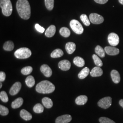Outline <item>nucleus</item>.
Listing matches in <instances>:
<instances>
[{"label":"nucleus","instance_id":"nucleus-1","mask_svg":"<svg viewBox=\"0 0 123 123\" xmlns=\"http://www.w3.org/2000/svg\"><path fill=\"white\" fill-rule=\"evenodd\" d=\"M16 7L18 13L21 18L27 20L31 16V6L27 0H18Z\"/></svg>","mask_w":123,"mask_h":123},{"label":"nucleus","instance_id":"nucleus-2","mask_svg":"<svg viewBox=\"0 0 123 123\" xmlns=\"http://www.w3.org/2000/svg\"><path fill=\"white\" fill-rule=\"evenodd\" d=\"M55 89V87L53 84L48 80L41 81L37 84L36 87L37 92L41 93H50Z\"/></svg>","mask_w":123,"mask_h":123},{"label":"nucleus","instance_id":"nucleus-3","mask_svg":"<svg viewBox=\"0 0 123 123\" xmlns=\"http://www.w3.org/2000/svg\"><path fill=\"white\" fill-rule=\"evenodd\" d=\"M0 6L3 14L9 17L12 12V6L10 0H0Z\"/></svg>","mask_w":123,"mask_h":123},{"label":"nucleus","instance_id":"nucleus-4","mask_svg":"<svg viewBox=\"0 0 123 123\" xmlns=\"http://www.w3.org/2000/svg\"><path fill=\"white\" fill-rule=\"evenodd\" d=\"M31 55V50L26 48H22L15 51L14 55L18 59H26Z\"/></svg>","mask_w":123,"mask_h":123},{"label":"nucleus","instance_id":"nucleus-5","mask_svg":"<svg viewBox=\"0 0 123 123\" xmlns=\"http://www.w3.org/2000/svg\"><path fill=\"white\" fill-rule=\"evenodd\" d=\"M70 26L73 31L77 34H81L84 32L83 27L78 20L75 19L71 20Z\"/></svg>","mask_w":123,"mask_h":123},{"label":"nucleus","instance_id":"nucleus-6","mask_svg":"<svg viewBox=\"0 0 123 123\" xmlns=\"http://www.w3.org/2000/svg\"><path fill=\"white\" fill-rule=\"evenodd\" d=\"M98 105L103 109H108L112 105V98L110 97L103 98L98 102Z\"/></svg>","mask_w":123,"mask_h":123},{"label":"nucleus","instance_id":"nucleus-7","mask_svg":"<svg viewBox=\"0 0 123 123\" xmlns=\"http://www.w3.org/2000/svg\"><path fill=\"white\" fill-rule=\"evenodd\" d=\"M90 21L94 24H100L104 22V18L97 13H92L89 15Z\"/></svg>","mask_w":123,"mask_h":123},{"label":"nucleus","instance_id":"nucleus-8","mask_svg":"<svg viewBox=\"0 0 123 123\" xmlns=\"http://www.w3.org/2000/svg\"><path fill=\"white\" fill-rule=\"evenodd\" d=\"M108 40L109 43L111 46L115 47L117 46L119 42V38L118 35L114 32L110 33L108 37Z\"/></svg>","mask_w":123,"mask_h":123},{"label":"nucleus","instance_id":"nucleus-9","mask_svg":"<svg viewBox=\"0 0 123 123\" xmlns=\"http://www.w3.org/2000/svg\"><path fill=\"white\" fill-rule=\"evenodd\" d=\"M22 87V84L20 82H16L13 84L10 90V94L11 95H15L18 94Z\"/></svg>","mask_w":123,"mask_h":123},{"label":"nucleus","instance_id":"nucleus-10","mask_svg":"<svg viewBox=\"0 0 123 123\" xmlns=\"http://www.w3.org/2000/svg\"><path fill=\"white\" fill-rule=\"evenodd\" d=\"M72 117L69 114H65L58 117L56 119V123H68L72 120Z\"/></svg>","mask_w":123,"mask_h":123},{"label":"nucleus","instance_id":"nucleus-11","mask_svg":"<svg viewBox=\"0 0 123 123\" xmlns=\"http://www.w3.org/2000/svg\"><path fill=\"white\" fill-rule=\"evenodd\" d=\"M40 70L46 77H50L52 75L51 68L47 64H43L41 67Z\"/></svg>","mask_w":123,"mask_h":123},{"label":"nucleus","instance_id":"nucleus-12","mask_svg":"<svg viewBox=\"0 0 123 123\" xmlns=\"http://www.w3.org/2000/svg\"><path fill=\"white\" fill-rule=\"evenodd\" d=\"M58 67L62 71L68 70L71 68V63L67 60H63L59 62Z\"/></svg>","mask_w":123,"mask_h":123},{"label":"nucleus","instance_id":"nucleus-13","mask_svg":"<svg viewBox=\"0 0 123 123\" xmlns=\"http://www.w3.org/2000/svg\"><path fill=\"white\" fill-rule=\"evenodd\" d=\"M105 50L107 54L111 56H115L118 55L119 53V49L115 48L114 47H106L105 48Z\"/></svg>","mask_w":123,"mask_h":123},{"label":"nucleus","instance_id":"nucleus-14","mask_svg":"<svg viewBox=\"0 0 123 123\" xmlns=\"http://www.w3.org/2000/svg\"><path fill=\"white\" fill-rule=\"evenodd\" d=\"M90 75L93 77H96L101 76L103 74V70L99 67H94L90 72Z\"/></svg>","mask_w":123,"mask_h":123},{"label":"nucleus","instance_id":"nucleus-15","mask_svg":"<svg viewBox=\"0 0 123 123\" xmlns=\"http://www.w3.org/2000/svg\"><path fill=\"white\" fill-rule=\"evenodd\" d=\"M111 77L113 81L115 84H118L120 81V76L119 72L116 70L111 72Z\"/></svg>","mask_w":123,"mask_h":123},{"label":"nucleus","instance_id":"nucleus-16","mask_svg":"<svg viewBox=\"0 0 123 123\" xmlns=\"http://www.w3.org/2000/svg\"><path fill=\"white\" fill-rule=\"evenodd\" d=\"M56 31V26L54 25H51L45 31V36L48 37H51L55 35Z\"/></svg>","mask_w":123,"mask_h":123},{"label":"nucleus","instance_id":"nucleus-17","mask_svg":"<svg viewBox=\"0 0 123 123\" xmlns=\"http://www.w3.org/2000/svg\"><path fill=\"white\" fill-rule=\"evenodd\" d=\"M88 101V97L86 95H80L75 99V103L77 105H85Z\"/></svg>","mask_w":123,"mask_h":123},{"label":"nucleus","instance_id":"nucleus-18","mask_svg":"<svg viewBox=\"0 0 123 123\" xmlns=\"http://www.w3.org/2000/svg\"><path fill=\"white\" fill-rule=\"evenodd\" d=\"M65 49L67 53L71 54L76 50V44L73 42L67 43L65 45Z\"/></svg>","mask_w":123,"mask_h":123},{"label":"nucleus","instance_id":"nucleus-19","mask_svg":"<svg viewBox=\"0 0 123 123\" xmlns=\"http://www.w3.org/2000/svg\"><path fill=\"white\" fill-rule=\"evenodd\" d=\"M20 116L22 119L26 120H30L32 119L31 114L25 110H22L20 111Z\"/></svg>","mask_w":123,"mask_h":123},{"label":"nucleus","instance_id":"nucleus-20","mask_svg":"<svg viewBox=\"0 0 123 123\" xmlns=\"http://www.w3.org/2000/svg\"><path fill=\"white\" fill-rule=\"evenodd\" d=\"M23 103V99L22 98H18L12 102V107L13 109H18L22 105Z\"/></svg>","mask_w":123,"mask_h":123},{"label":"nucleus","instance_id":"nucleus-21","mask_svg":"<svg viewBox=\"0 0 123 123\" xmlns=\"http://www.w3.org/2000/svg\"><path fill=\"white\" fill-rule=\"evenodd\" d=\"M89 73H90L89 69L88 68V67H85L80 71V72L78 74V77L80 79H84L88 76Z\"/></svg>","mask_w":123,"mask_h":123},{"label":"nucleus","instance_id":"nucleus-22","mask_svg":"<svg viewBox=\"0 0 123 123\" xmlns=\"http://www.w3.org/2000/svg\"><path fill=\"white\" fill-rule=\"evenodd\" d=\"M42 103L43 105L48 109H50L52 107L53 102L51 99L48 97H44L42 99Z\"/></svg>","mask_w":123,"mask_h":123},{"label":"nucleus","instance_id":"nucleus-23","mask_svg":"<svg viewBox=\"0 0 123 123\" xmlns=\"http://www.w3.org/2000/svg\"><path fill=\"white\" fill-rule=\"evenodd\" d=\"M74 63L79 67H83L85 65V61L82 57H76L74 59Z\"/></svg>","mask_w":123,"mask_h":123},{"label":"nucleus","instance_id":"nucleus-24","mask_svg":"<svg viewBox=\"0 0 123 123\" xmlns=\"http://www.w3.org/2000/svg\"><path fill=\"white\" fill-rule=\"evenodd\" d=\"M3 49L6 51H12L14 48V43L11 41H8L5 43L3 46Z\"/></svg>","mask_w":123,"mask_h":123},{"label":"nucleus","instance_id":"nucleus-25","mask_svg":"<svg viewBox=\"0 0 123 123\" xmlns=\"http://www.w3.org/2000/svg\"><path fill=\"white\" fill-rule=\"evenodd\" d=\"M25 82L26 85L29 87H32L35 84V80L34 77L32 76H28L25 80Z\"/></svg>","mask_w":123,"mask_h":123},{"label":"nucleus","instance_id":"nucleus-26","mask_svg":"<svg viewBox=\"0 0 123 123\" xmlns=\"http://www.w3.org/2000/svg\"><path fill=\"white\" fill-rule=\"evenodd\" d=\"M95 52L97 55H98L99 57H105V51L101 47V46L99 45L97 46L95 49Z\"/></svg>","mask_w":123,"mask_h":123},{"label":"nucleus","instance_id":"nucleus-27","mask_svg":"<svg viewBox=\"0 0 123 123\" xmlns=\"http://www.w3.org/2000/svg\"><path fill=\"white\" fill-rule=\"evenodd\" d=\"M63 52L60 49H56L54 50L51 54V57L53 58L60 57L63 56Z\"/></svg>","mask_w":123,"mask_h":123},{"label":"nucleus","instance_id":"nucleus-28","mask_svg":"<svg viewBox=\"0 0 123 123\" xmlns=\"http://www.w3.org/2000/svg\"><path fill=\"white\" fill-rule=\"evenodd\" d=\"M59 32L62 37H68L70 35V31L68 28L66 27H62L60 29Z\"/></svg>","mask_w":123,"mask_h":123},{"label":"nucleus","instance_id":"nucleus-29","mask_svg":"<svg viewBox=\"0 0 123 123\" xmlns=\"http://www.w3.org/2000/svg\"><path fill=\"white\" fill-rule=\"evenodd\" d=\"M33 111L36 113H42L44 111V107L40 104H37L33 107Z\"/></svg>","mask_w":123,"mask_h":123},{"label":"nucleus","instance_id":"nucleus-30","mask_svg":"<svg viewBox=\"0 0 123 123\" xmlns=\"http://www.w3.org/2000/svg\"><path fill=\"white\" fill-rule=\"evenodd\" d=\"M54 0H45V4L46 8L49 11L53 10L54 7Z\"/></svg>","mask_w":123,"mask_h":123},{"label":"nucleus","instance_id":"nucleus-31","mask_svg":"<svg viewBox=\"0 0 123 123\" xmlns=\"http://www.w3.org/2000/svg\"><path fill=\"white\" fill-rule=\"evenodd\" d=\"M92 58H93V60L94 61V62L96 66L98 67H101L103 66V62L101 61L100 58L98 57L97 55L93 54L92 55Z\"/></svg>","mask_w":123,"mask_h":123},{"label":"nucleus","instance_id":"nucleus-32","mask_svg":"<svg viewBox=\"0 0 123 123\" xmlns=\"http://www.w3.org/2000/svg\"><path fill=\"white\" fill-rule=\"evenodd\" d=\"M80 19L85 26H89L90 25V20H89L86 14L81 15L80 16Z\"/></svg>","mask_w":123,"mask_h":123},{"label":"nucleus","instance_id":"nucleus-33","mask_svg":"<svg viewBox=\"0 0 123 123\" xmlns=\"http://www.w3.org/2000/svg\"><path fill=\"white\" fill-rule=\"evenodd\" d=\"M32 68L31 66H27L23 68L21 70V73L22 74L26 75L30 74L32 71Z\"/></svg>","mask_w":123,"mask_h":123},{"label":"nucleus","instance_id":"nucleus-34","mask_svg":"<svg viewBox=\"0 0 123 123\" xmlns=\"http://www.w3.org/2000/svg\"><path fill=\"white\" fill-rule=\"evenodd\" d=\"M0 100L3 102L6 103L8 101V97L6 92L5 91H1L0 92Z\"/></svg>","mask_w":123,"mask_h":123},{"label":"nucleus","instance_id":"nucleus-35","mask_svg":"<svg viewBox=\"0 0 123 123\" xmlns=\"http://www.w3.org/2000/svg\"><path fill=\"white\" fill-rule=\"evenodd\" d=\"M9 110L7 108L4 106L0 105V114L2 116H6L8 114Z\"/></svg>","mask_w":123,"mask_h":123},{"label":"nucleus","instance_id":"nucleus-36","mask_svg":"<svg viewBox=\"0 0 123 123\" xmlns=\"http://www.w3.org/2000/svg\"><path fill=\"white\" fill-rule=\"evenodd\" d=\"M99 121L100 123H115V122L112 119L106 117H101L99 119Z\"/></svg>","mask_w":123,"mask_h":123},{"label":"nucleus","instance_id":"nucleus-37","mask_svg":"<svg viewBox=\"0 0 123 123\" xmlns=\"http://www.w3.org/2000/svg\"><path fill=\"white\" fill-rule=\"evenodd\" d=\"M36 29L41 33H43L45 31V29L43 27L41 26L38 24H36L35 26Z\"/></svg>","mask_w":123,"mask_h":123},{"label":"nucleus","instance_id":"nucleus-38","mask_svg":"<svg viewBox=\"0 0 123 123\" xmlns=\"http://www.w3.org/2000/svg\"><path fill=\"white\" fill-rule=\"evenodd\" d=\"M6 79V74L4 72H0V81L1 82L4 81Z\"/></svg>","mask_w":123,"mask_h":123},{"label":"nucleus","instance_id":"nucleus-39","mask_svg":"<svg viewBox=\"0 0 123 123\" xmlns=\"http://www.w3.org/2000/svg\"><path fill=\"white\" fill-rule=\"evenodd\" d=\"M96 3L100 4H104L107 3L109 0H94Z\"/></svg>","mask_w":123,"mask_h":123},{"label":"nucleus","instance_id":"nucleus-40","mask_svg":"<svg viewBox=\"0 0 123 123\" xmlns=\"http://www.w3.org/2000/svg\"><path fill=\"white\" fill-rule=\"evenodd\" d=\"M119 104L123 108V99H120L119 101Z\"/></svg>","mask_w":123,"mask_h":123},{"label":"nucleus","instance_id":"nucleus-41","mask_svg":"<svg viewBox=\"0 0 123 123\" xmlns=\"http://www.w3.org/2000/svg\"><path fill=\"white\" fill-rule=\"evenodd\" d=\"M119 2L123 5V0H119Z\"/></svg>","mask_w":123,"mask_h":123},{"label":"nucleus","instance_id":"nucleus-42","mask_svg":"<svg viewBox=\"0 0 123 123\" xmlns=\"http://www.w3.org/2000/svg\"><path fill=\"white\" fill-rule=\"evenodd\" d=\"M0 88H1L2 86V83H1V82H0Z\"/></svg>","mask_w":123,"mask_h":123}]
</instances>
